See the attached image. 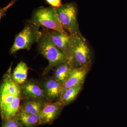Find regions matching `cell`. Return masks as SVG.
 <instances>
[{
    "mask_svg": "<svg viewBox=\"0 0 127 127\" xmlns=\"http://www.w3.org/2000/svg\"><path fill=\"white\" fill-rule=\"evenodd\" d=\"M12 63L3 76L0 88V112L1 121L15 117L19 111L21 98L20 85L12 76Z\"/></svg>",
    "mask_w": 127,
    "mask_h": 127,
    "instance_id": "6da1fadb",
    "label": "cell"
},
{
    "mask_svg": "<svg viewBox=\"0 0 127 127\" xmlns=\"http://www.w3.org/2000/svg\"><path fill=\"white\" fill-rule=\"evenodd\" d=\"M68 63L72 68L92 65V53L81 32L70 34Z\"/></svg>",
    "mask_w": 127,
    "mask_h": 127,
    "instance_id": "7a4b0ae2",
    "label": "cell"
},
{
    "mask_svg": "<svg viewBox=\"0 0 127 127\" xmlns=\"http://www.w3.org/2000/svg\"><path fill=\"white\" fill-rule=\"evenodd\" d=\"M37 48L39 52L49 62L43 71V75H47L52 68L68 62L66 56L42 34L37 41Z\"/></svg>",
    "mask_w": 127,
    "mask_h": 127,
    "instance_id": "3957f363",
    "label": "cell"
},
{
    "mask_svg": "<svg viewBox=\"0 0 127 127\" xmlns=\"http://www.w3.org/2000/svg\"><path fill=\"white\" fill-rule=\"evenodd\" d=\"M31 21L39 27L55 30L67 34L62 26L56 8L40 6L34 9Z\"/></svg>",
    "mask_w": 127,
    "mask_h": 127,
    "instance_id": "277c9868",
    "label": "cell"
},
{
    "mask_svg": "<svg viewBox=\"0 0 127 127\" xmlns=\"http://www.w3.org/2000/svg\"><path fill=\"white\" fill-rule=\"evenodd\" d=\"M40 28L31 21H27L23 30L16 36L10 50V53L15 54L17 51L23 49L30 50L32 45L37 43L42 35Z\"/></svg>",
    "mask_w": 127,
    "mask_h": 127,
    "instance_id": "5b68a950",
    "label": "cell"
},
{
    "mask_svg": "<svg viewBox=\"0 0 127 127\" xmlns=\"http://www.w3.org/2000/svg\"><path fill=\"white\" fill-rule=\"evenodd\" d=\"M56 10L64 29L69 32L70 34L80 32L77 18L78 8L76 2L62 4Z\"/></svg>",
    "mask_w": 127,
    "mask_h": 127,
    "instance_id": "8992f818",
    "label": "cell"
},
{
    "mask_svg": "<svg viewBox=\"0 0 127 127\" xmlns=\"http://www.w3.org/2000/svg\"><path fill=\"white\" fill-rule=\"evenodd\" d=\"M20 87L21 100L48 101L42 84L35 80H27Z\"/></svg>",
    "mask_w": 127,
    "mask_h": 127,
    "instance_id": "52a82bcc",
    "label": "cell"
},
{
    "mask_svg": "<svg viewBox=\"0 0 127 127\" xmlns=\"http://www.w3.org/2000/svg\"><path fill=\"white\" fill-rule=\"evenodd\" d=\"M41 31L42 34L67 56L69 50L70 35L44 28H42Z\"/></svg>",
    "mask_w": 127,
    "mask_h": 127,
    "instance_id": "ba28073f",
    "label": "cell"
},
{
    "mask_svg": "<svg viewBox=\"0 0 127 127\" xmlns=\"http://www.w3.org/2000/svg\"><path fill=\"white\" fill-rule=\"evenodd\" d=\"M64 106L59 100L46 102L39 114L41 125L52 123L59 116Z\"/></svg>",
    "mask_w": 127,
    "mask_h": 127,
    "instance_id": "9c48e42d",
    "label": "cell"
},
{
    "mask_svg": "<svg viewBox=\"0 0 127 127\" xmlns=\"http://www.w3.org/2000/svg\"><path fill=\"white\" fill-rule=\"evenodd\" d=\"M91 67V65H89L72 68L66 81L64 84L63 90L84 84Z\"/></svg>",
    "mask_w": 127,
    "mask_h": 127,
    "instance_id": "30bf717a",
    "label": "cell"
},
{
    "mask_svg": "<svg viewBox=\"0 0 127 127\" xmlns=\"http://www.w3.org/2000/svg\"><path fill=\"white\" fill-rule=\"evenodd\" d=\"M48 101L59 99L63 90V85L52 76L47 78L42 84Z\"/></svg>",
    "mask_w": 127,
    "mask_h": 127,
    "instance_id": "8fae6325",
    "label": "cell"
},
{
    "mask_svg": "<svg viewBox=\"0 0 127 127\" xmlns=\"http://www.w3.org/2000/svg\"><path fill=\"white\" fill-rule=\"evenodd\" d=\"M46 102L36 100H23L18 112L39 115Z\"/></svg>",
    "mask_w": 127,
    "mask_h": 127,
    "instance_id": "7c38bea8",
    "label": "cell"
},
{
    "mask_svg": "<svg viewBox=\"0 0 127 127\" xmlns=\"http://www.w3.org/2000/svg\"><path fill=\"white\" fill-rule=\"evenodd\" d=\"M15 116L23 127H36L41 125L39 115L18 112Z\"/></svg>",
    "mask_w": 127,
    "mask_h": 127,
    "instance_id": "4fadbf2b",
    "label": "cell"
},
{
    "mask_svg": "<svg viewBox=\"0 0 127 127\" xmlns=\"http://www.w3.org/2000/svg\"><path fill=\"white\" fill-rule=\"evenodd\" d=\"M83 84L64 89L59 100L64 106H67L73 101L81 91Z\"/></svg>",
    "mask_w": 127,
    "mask_h": 127,
    "instance_id": "5bb4252c",
    "label": "cell"
},
{
    "mask_svg": "<svg viewBox=\"0 0 127 127\" xmlns=\"http://www.w3.org/2000/svg\"><path fill=\"white\" fill-rule=\"evenodd\" d=\"M28 69V66L25 62L19 63L12 73L14 81L19 85L24 83L27 81Z\"/></svg>",
    "mask_w": 127,
    "mask_h": 127,
    "instance_id": "9a60e30c",
    "label": "cell"
},
{
    "mask_svg": "<svg viewBox=\"0 0 127 127\" xmlns=\"http://www.w3.org/2000/svg\"><path fill=\"white\" fill-rule=\"evenodd\" d=\"M71 68L68 62L63 64L54 68L52 77L64 85Z\"/></svg>",
    "mask_w": 127,
    "mask_h": 127,
    "instance_id": "2e32d148",
    "label": "cell"
},
{
    "mask_svg": "<svg viewBox=\"0 0 127 127\" xmlns=\"http://www.w3.org/2000/svg\"><path fill=\"white\" fill-rule=\"evenodd\" d=\"M1 127H23L16 116L2 122Z\"/></svg>",
    "mask_w": 127,
    "mask_h": 127,
    "instance_id": "e0dca14e",
    "label": "cell"
},
{
    "mask_svg": "<svg viewBox=\"0 0 127 127\" xmlns=\"http://www.w3.org/2000/svg\"><path fill=\"white\" fill-rule=\"evenodd\" d=\"M46 1L51 6L55 8L59 7L63 4L62 0H46Z\"/></svg>",
    "mask_w": 127,
    "mask_h": 127,
    "instance_id": "ac0fdd59",
    "label": "cell"
},
{
    "mask_svg": "<svg viewBox=\"0 0 127 127\" xmlns=\"http://www.w3.org/2000/svg\"><path fill=\"white\" fill-rule=\"evenodd\" d=\"M16 0H12L11 2H10L9 4L7 5V6H5V7H4V8H2V9L1 10V13H2V14H4L5 12L7 10V9H9V7H10L12 5H13L14 2H15Z\"/></svg>",
    "mask_w": 127,
    "mask_h": 127,
    "instance_id": "d6986e66",
    "label": "cell"
}]
</instances>
